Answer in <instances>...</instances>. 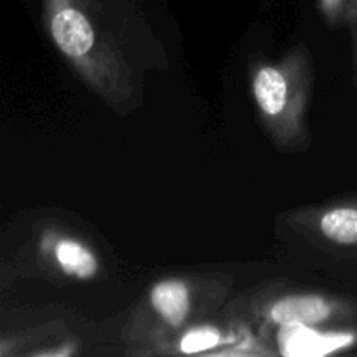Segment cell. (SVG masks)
Segmentation results:
<instances>
[{"label":"cell","instance_id":"cell-9","mask_svg":"<svg viewBox=\"0 0 357 357\" xmlns=\"http://www.w3.org/2000/svg\"><path fill=\"white\" fill-rule=\"evenodd\" d=\"M356 0H317V9L324 23L331 28L349 26L354 14Z\"/></svg>","mask_w":357,"mask_h":357},{"label":"cell","instance_id":"cell-8","mask_svg":"<svg viewBox=\"0 0 357 357\" xmlns=\"http://www.w3.org/2000/svg\"><path fill=\"white\" fill-rule=\"evenodd\" d=\"M38 257L49 272L68 281H93L101 274V260L96 251L70 232H45L38 243Z\"/></svg>","mask_w":357,"mask_h":357},{"label":"cell","instance_id":"cell-7","mask_svg":"<svg viewBox=\"0 0 357 357\" xmlns=\"http://www.w3.org/2000/svg\"><path fill=\"white\" fill-rule=\"evenodd\" d=\"M274 344V354L286 357H323L340 354L357 345V324H326V326H279L264 330Z\"/></svg>","mask_w":357,"mask_h":357},{"label":"cell","instance_id":"cell-1","mask_svg":"<svg viewBox=\"0 0 357 357\" xmlns=\"http://www.w3.org/2000/svg\"><path fill=\"white\" fill-rule=\"evenodd\" d=\"M40 17L63 61L115 114L142 107L146 75L167 68L142 0H40Z\"/></svg>","mask_w":357,"mask_h":357},{"label":"cell","instance_id":"cell-4","mask_svg":"<svg viewBox=\"0 0 357 357\" xmlns=\"http://www.w3.org/2000/svg\"><path fill=\"white\" fill-rule=\"evenodd\" d=\"M237 314L261 330L279 326L357 324V303L317 289L267 286L237 303Z\"/></svg>","mask_w":357,"mask_h":357},{"label":"cell","instance_id":"cell-5","mask_svg":"<svg viewBox=\"0 0 357 357\" xmlns=\"http://www.w3.org/2000/svg\"><path fill=\"white\" fill-rule=\"evenodd\" d=\"M284 222L310 246L328 253H357V195L286 213Z\"/></svg>","mask_w":357,"mask_h":357},{"label":"cell","instance_id":"cell-10","mask_svg":"<svg viewBox=\"0 0 357 357\" xmlns=\"http://www.w3.org/2000/svg\"><path fill=\"white\" fill-rule=\"evenodd\" d=\"M349 30L352 35V84H354L356 91V108H357V0L354 7V14H352L351 24H349Z\"/></svg>","mask_w":357,"mask_h":357},{"label":"cell","instance_id":"cell-2","mask_svg":"<svg viewBox=\"0 0 357 357\" xmlns=\"http://www.w3.org/2000/svg\"><path fill=\"white\" fill-rule=\"evenodd\" d=\"M258 122L272 145L298 153L310 146L309 108L314 86L312 54L296 44L279 59L258 58L248 73Z\"/></svg>","mask_w":357,"mask_h":357},{"label":"cell","instance_id":"cell-6","mask_svg":"<svg viewBox=\"0 0 357 357\" xmlns=\"http://www.w3.org/2000/svg\"><path fill=\"white\" fill-rule=\"evenodd\" d=\"M257 356L272 354L241 319L208 321L188 324L167 340L150 349L145 356Z\"/></svg>","mask_w":357,"mask_h":357},{"label":"cell","instance_id":"cell-3","mask_svg":"<svg viewBox=\"0 0 357 357\" xmlns=\"http://www.w3.org/2000/svg\"><path fill=\"white\" fill-rule=\"evenodd\" d=\"M230 293V281L216 275H167L143 293L122 326L128 354L145 356L188 324L206 319Z\"/></svg>","mask_w":357,"mask_h":357}]
</instances>
